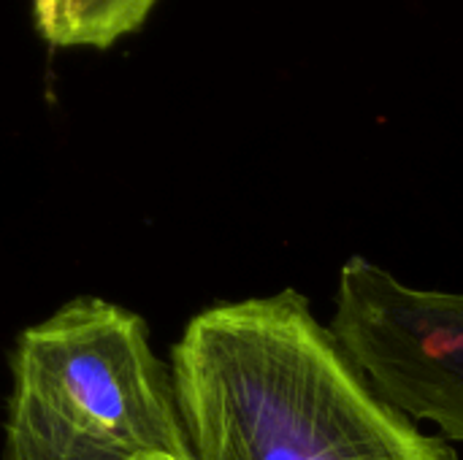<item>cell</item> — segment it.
Instances as JSON below:
<instances>
[{"mask_svg":"<svg viewBox=\"0 0 463 460\" xmlns=\"http://www.w3.org/2000/svg\"><path fill=\"white\" fill-rule=\"evenodd\" d=\"M171 380L190 460H458L372 388L296 290L195 314Z\"/></svg>","mask_w":463,"mask_h":460,"instance_id":"cell-1","label":"cell"},{"mask_svg":"<svg viewBox=\"0 0 463 460\" xmlns=\"http://www.w3.org/2000/svg\"><path fill=\"white\" fill-rule=\"evenodd\" d=\"M5 460H190L171 371L146 323L76 298L11 352Z\"/></svg>","mask_w":463,"mask_h":460,"instance_id":"cell-2","label":"cell"},{"mask_svg":"<svg viewBox=\"0 0 463 460\" xmlns=\"http://www.w3.org/2000/svg\"><path fill=\"white\" fill-rule=\"evenodd\" d=\"M160 0H33L38 35L57 49H109L133 35Z\"/></svg>","mask_w":463,"mask_h":460,"instance_id":"cell-4","label":"cell"},{"mask_svg":"<svg viewBox=\"0 0 463 460\" xmlns=\"http://www.w3.org/2000/svg\"><path fill=\"white\" fill-rule=\"evenodd\" d=\"M331 333L391 407L463 442V293L410 287L355 255Z\"/></svg>","mask_w":463,"mask_h":460,"instance_id":"cell-3","label":"cell"}]
</instances>
